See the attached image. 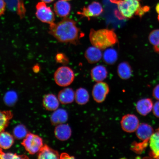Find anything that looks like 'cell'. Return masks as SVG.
Segmentation results:
<instances>
[{"instance_id": "6da1fadb", "label": "cell", "mask_w": 159, "mask_h": 159, "mask_svg": "<svg viewBox=\"0 0 159 159\" xmlns=\"http://www.w3.org/2000/svg\"><path fill=\"white\" fill-rule=\"evenodd\" d=\"M49 33L59 41L77 44L83 35L73 20L65 18L49 25Z\"/></svg>"}, {"instance_id": "7a4b0ae2", "label": "cell", "mask_w": 159, "mask_h": 159, "mask_svg": "<svg viewBox=\"0 0 159 159\" xmlns=\"http://www.w3.org/2000/svg\"><path fill=\"white\" fill-rule=\"evenodd\" d=\"M89 38L91 44L100 49H104L118 43L116 34L112 30L102 29L95 30L91 29Z\"/></svg>"}, {"instance_id": "3957f363", "label": "cell", "mask_w": 159, "mask_h": 159, "mask_svg": "<svg viewBox=\"0 0 159 159\" xmlns=\"http://www.w3.org/2000/svg\"><path fill=\"white\" fill-rule=\"evenodd\" d=\"M118 5V11L116 16L120 19L132 18L142 7L140 0H112Z\"/></svg>"}, {"instance_id": "277c9868", "label": "cell", "mask_w": 159, "mask_h": 159, "mask_svg": "<svg viewBox=\"0 0 159 159\" xmlns=\"http://www.w3.org/2000/svg\"><path fill=\"white\" fill-rule=\"evenodd\" d=\"M54 77L57 85L61 87H66L70 85L74 81L75 74L70 67L61 66L55 71Z\"/></svg>"}, {"instance_id": "5b68a950", "label": "cell", "mask_w": 159, "mask_h": 159, "mask_svg": "<svg viewBox=\"0 0 159 159\" xmlns=\"http://www.w3.org/2000/svg\"><path fill=\"white\" fill-rule=\"evenodd\" d=\"M21 144L30 154L33 155L38 152L43 146V140L37 135L30 133L24 139Z\"/></svg>"}, {"instance_id": "8992f818", "label": "cell", "mask_w": 159, "mask_h": 159, "mask_svg": "<svg viewBox=\"0 0 159 159\" xmlns=\"http://www.w3.org/2000/svg\"><path fill=\"white\" fill-rule=\"evenodd\" d=\"M36 8L35 15L40 21L49 25L54 23V14L51 8L48 7L46 3L42 1L39 2L36 6Z\"/></svg>"}, {"instance_id": "52a82bcc", "label": "cell", "mask_w": 159, "mask_h": 159, "mask_svg": "<svg viewBox=\"0 0 159 159\" xmlns=\"http://www.w3.org/2000/svg\"><path fill=\"white\" fill-rule=\"evenodd\" d=\"M109 92V85L107 83L102 81L97 82L93 87V98L97 102L102 103L105 100Z\"/></svg>"}, {"instance_id": "ba28073f", "label": "cell", "mask_w": 159, "mask_h": 159, "mask_svg": "<svg viewBox=\"0 0 159 159\" xmlns=\"http://www.w3.org/2000/svg\"><path fill=\"white\" fill-rule=\"evenodd\" d=\"M121 128L125 132L132 133L136 131L139 125L138 117L134 115L128 114L123 116L120 121Z\"/></svg>"}, {"instance_id": "9c48e42d", "label": "cell", "mask_w": 159, "mask_h": 159, "mask_svg": "<svg viewBox=\"0 0 159 159\" xmlns=\"http://www.w3.org/2000/svg\"><path fill=\"white\" fill-rule=\"evenodd\" d=\"M103 12L102 5L97 2H93L87 6L84 7L81 11L77 12V14L82 17L89 18L90 17H96L100 15Z\"/></svg>"}, {"instance_id": "30bf717a", "label": "cell", "mask_w": 159, "mask_h": 159, "mask_svg": "<svg viewBox=\"0 0 159 159\" xmlns=\"http://www.w3.org/2000/svg\"><path fill=\"white\" fill-rule=\"evenodd\" d=\"M54 133L57 139L61 141H65L70 138L72 131L68 125L63 124L57 125L55 129Z\"/></svg>"}, {"instance_id": "8fae6325", "label": "cell", "mask_w": 159, "mask_h": 159, "mask_svg": "<svg viewBox=\"0 0 159 159\" xmlns=\"http://www.w3.org/2000/svg\"><path fill=\"white\" fill-rule=\"evenodd\" d=\"M67 1L65 0H59L54 4V11L58 16L65 17L70 13L71 5Z\"/></svg>"}, {"instance_id": "7c38bea8", "label": "cell", "mask_w": 159, "mask_h": 159, "mask_svg": "<svg viewBox=\"0 0 159 159\" xmlns=\"http://www.w3.org/2000/svg\"><path fill=\"white\" fill-rule=\"evenodd\" d=\"M154 129L150 125L143 123L139 125L136 130V134L138 138L143 141L150 140L153 134Z\"/></svg>"}, {"instance_id": "4fadbf2b", "label": "cell", "mask_w": 159, "mask_h": 159, "mask_svg": "<svg viewBox=\"0 0 159 159\" xmlns=\"http://www.w3.org/2000/svg\"><path fill=\"white\" fill-rule=\"evenodd\" d=\"M153 102L152 99L144 98L137 102L136 108L137 112L143 116H146L150 113L153 108Z\"/></svg>"}, {"instance_id": "5bb4252c", "label": "cell", "mask_w": 159, "mask_h": 159, "mask_svg": "<svg viewBox=\"0 0 159 159\" xmlns=\"http://www.w3.org/2000/svg\"><path fill=\"white\" fill-rule=\"evenodd\" d=\"M68 115L66 111L63 109H57L52 114L50 120L51 124L57 125L65 124L68 120Z\"/></svg>"}, {"instance_id": "9a60e30c", "label": "cell", "mask_w": 159, "mask_h": 159, "mask_svg": "<svg viewBox=\"0 0 159 159\" xmlns=\"http://www.w3.org/2000/svg\"><path fill=\"white\" fill-rule=\"evenodd\" d=\"M149 144L151 152L150 156L155 158L159 157V130L157 129L156 132L154 133L149 140Z\"/></svg>"}, {"instance_id": "2e32d148", "label": "cell", "mask_w": 159, "mask_h": 159, "mask_svg": "<svg viewBox=\"0 0 159 159\" xmlns=\"http://www.w3.org/2000/svg\"><path fill=\"white\" fill-rule=\"evenodd\" d=\"M85 57L89 63H94L98 62L102 58V53L98 48L91 47L85 51Z\"/></svg>"}, {"instance_id": "e0dca14e", "label": "cell", "mask_w": 159, "mask_h": 159, "mask_svg": "<svg viewBox=\"0 0 159 159\" xmlns=\"http://www.w3.org/2000/svg\"><path fill=\"white\" fill-rule=\"evenodd\" d=\"M57 97L62 104H71L75 99V92L71 88H65L60 91Z\"/></svg>"}, {"instance_id": "ac0fdd59", "label": "cell", "mask_w": 159, "mask_h": 159, "mask_svg": "<svg viewBox=\"0 0 159 159\" xmlns=\"http://www.w3.org/2000/svg\"><path fill=\"white\" fill-rule=\"evenodd\" d=\"M107 69L102 65L97 66L91 70V78L95 82H101L107 78Z\"/></svg>"}, {"instance_id": "d6986e66", "label": "cell", "mask_w": 159, "mask_h": 159, "mask_svg": "<svg viewBox=\"0 0 159 159\" xmlns=\"http://www.w3.org/2000/svg\"><path fill=\"white\" fill-rule=\"evenodd\" d=\"M43 105L47 110L54 111L58 109L59 101L54 94H48L45 95L43 98Z\"/></svg>"}, {"instance_id": "ffe728a7", "label": "cell", "mask_w": 159, "mask_h": 159, "mask_svg": "<svg viewBox=\"0 0 159 159\" xmlns=\"http://www.w3.org/2000/svg\"><path fill=\"white\" fill-rule=\"evenodd\" d=\"M59 155L57 151L53 150L47 145L42 147L38 154V158L57 159L59 158Z\"/></svg>"}, {"instance_id": "44dd1931", "label": "cell", "mask_w": 159, "mask_h": 159, "mask_svg": "<svg viewBox=\"0 0 159 159\" xmlns=\"http://www.w3.org/2000/svg\"><path fill=\"white\" fill-rule=\"evenodd\" d=\"M118 74L119 76L123 80L130 79L132 74V67L128 62L125 61L121 63L118 67Z\"/></svg>"}, {"instance_id": "7402d4cb", "label": "cell", "mask_w": 159, "mask_h": 159, "mask_svg": "<svg viewBox=\"0 0 159 159\" xmlns=\"http://www.w3.org/2000/svg\"><path fill=\"white\" fill-rule=\"evenodd\" d=\"M14 139L9 133L4 131L0 133V148L2 149H9L13 146Z\"/></svg>"}, {"instance_id": "603a6c76", "label": "cell", "mask_w": 159, "mask_h": 159, "mask_svg": "<svg viewBox=\"0 0 159 159\" xmlns=\"http://www.w3.org/2000/svg\"><path fill=\"white\" fill-rule=\"evenodd\" d=\"M89 95L86 89L80 88L75 93V100L77 104L84 105L89 102Z\"/></svg>"}, {"instance_id": "cb8c5ba5", "label": "cell", "mask_w": 159, "mask_h": 159, "mask_svg": "<svg viewBox=\"0 0 159 159\" xmlns=\"http://www.w3.org/2000/svg\"><path fill=\"white\" fill-rule=\"evenodd\" d=\"M118 53L115 49L109 48L106 50L103 54V60L107 64H114L118 59Z\"/></svg>"}, {"instance_id": "d4e9b609", "label": "cell", "mask_w": 159, "mask_h": 159, "mask_svg": "<svg viewBox=\"0 0 159 159\" xmlns=\"http://www.w3.org/2000/svg\"><path fill=\"white\" fill-rule=\"evenodd\" d=\"M12 116V114L10 111L0 110V133L4 131Z\"/></svg>"}, {"instance_id": "484cf974", "label": "cell", "mask_w": 159, "mask_h": 159, "mask_svg": "<svg viewBox=\"0 0 159 159\" xmlns=\"http://www.w3.org/2000/svg\"><path fill=\"white\" fill-rule=\"evenodd\" d=\"M13 134L16 139H21L25 138L28 134L25 127L21 124L17 125L14 129Z\"/></svg>"}, {"instance_id": "4316f807", "label": "cell", "mask_w": 159, "mask_h": 159, "mask_svg": "<svg viewBox=\"0 0 159 159\" xmlns=\"http://www.w3.org/2000/svg\"><path fill=\"white\" fill-rule=\"evenodd\" d=\"M149 140L143 141L142 143L134 142L131 146V149L137 154H141L145 150L148 146Z\"/></svg>"}, {"instance_id": "83f0119b", "label": "cell", "mask_w": 159, "mask_h": 159, "mask_svg": "<svg viewBox=\"0 0 159 159\" xmlns=\"http://www.w3.org/2000/svg\"><path fill=\"white\" fill-rule=\"evenodd\" d=\"M17 95L15 92L10 91L6 93L4 100L6 104L9 106H13L16 102Z\"/></svg>"}, {"instance_id": "f1b7e54d", "label": "cell", "mask_w": 159, "mask_h": 159, "mask_svg": "<svg viewBox=\"0 0 159 159\" xmlns=\"http://www.w3.org/2000/svg\"><path fill=\"white\" fill-rule=\"evenodd\" d=\"M7 5L10 9L17 10L24 8L23 0H5Z\"/></svg>"}, {"instance_id": "f546056e", "label": "cell", "mask_w": 159, "mask_h": 159, "mask_svg": "<svg viewBox=\"0 0 159 159\" xmlns=\"http://www.w3.org/2000/svg\"><path fill=\"white\" fill-rule=\"evenodd\" d=\"M148 40L153 46L159 45V29L155 30L151 32L149 35Z\"/></svg>"}, {"instance_id": "4dcf8cb0", "label": "cell", "mask_w": 159, "mask_h": 159, "mask_svg": "<svg viewBox=\"0 0 159 159\" xmlns=\"http://www.w3.org/2000/svg\"><path fill=\"white\" fill-rule=\"evenodd\" d=\"M25 156H20L12 153L5 152L2 149L0 148V159H25L27 158Z\"/></svg>"}, {"instance_id": "1f68e13d", "label": "cell", "mask_w": 159, "mask_h": 159, "mask_svg": "<svg viewBox=\"0 0 159 159\" xmlns=\"http://www.w3.org/2000/svg\"><path fill=\"white\" fill-rule=\"evenodd\" d=\"M150 10V7L148 6H145L144 7H141L140 9H139L136 15L139 16L140 18H142L145 13L148 12Z\"/></svg>"}, {"instance_id": "d6a6232c", "label": "cell", "mask_w": 159, "mask_h": 159, "mask_svg": "<svg viewBox=\"0 0 159 159\" xmlns=\"http://www.w3.org/2000/svg\"><path fill=\"white\" fill-rule=\"evenodd\" d=\"M7 4L5 0H0V16L4 14Z\"/></svg>"}, {"instance_id": "836d02e7", "label": "cell", "mask_w": 159, "mask_h": 159, "mask_svg": "<svg viewBox=\"0 0 159 159\" xmlns=\"http://www.w3.org/2000/svg\"><path fill=\"white\" fill-rule=\"evenodd\" d=\"M153 112L155 116L159 118V101L155 103L153 108Z\"/></svg>"}, {"instance_id": "e575fe53", "label": "cell", "mask_w": 159, "mask_h": 159, "mask_svg": "<svg viewBox=\"0 0 159 159\" xmlns=\"http://www.w3.org/2000/svg\"><path fill=\"white\" fill-rule=\"evenodd\" d=\"M153 96L157 100H159V84L154 87L153 91Z\"/></svg>"}, {"instance_id": "d590c367", "label": "cell", "mask_w": 159, "mask_h": 159, "mask_svg": "<svg viewBox=\"0 0 159 159\" xmlns=\"http://www.w3.org/2000/svg\"><path fill=\"white\" fill-rule=\"evenodd\" d=\"M153 48L155 52L159 53V45L154 46Z\"/></svg>"}, {"instance_id": "8d00e7d4", "label": "cell", "mask_w": 159, "mask_h": 159, "mask_svg": "<svg viewBox=\"0 0 159 159\" xmlns=\"http://www.w3.org/2000/svg\"><path fill=\"white\" fill-rule=\"evenodd\" d=\"M41 1L46 3H49L52 2L55 0H41Z\"/></svg>"}, {"instance_id": "74e56055", "label": "cell", "mask_w": 159, "mask_h": 159, "mask_svg": "<svg viewBox=\"0 0 159 159\" xmlns=\"http://www.w3.org/2000/svg\"><path fill=\"white\" fill-rule=\"evenodd\" d=\"M156 11L159 14V3H158L157 4V5L156 8Z\"/></svg>"}, {"instance_id": "f35d334b", "label": "cell", "mask_w": 159, "mask_h": 159, "mask_svg": "<svg viewBox=\"0 0 159 159\" xmlns=\"http://www.w3.org/2000/svg\"><path fill=\"white\" fill-rule=\"evenodd\" d=\"M158 20L159 21V14L158 15Z\"/></svg>"}, {"instance_id": "ab89813d", "label": "cell", "mask_w": 159, "mask_h": 159, "mask_svg": "<svg viewBox=\"0 0 159 159\" xmlns=\"http://www.w3.org/2000/svg\"><path fill=\"white\" fill-rule=\"evenodd\" d=\"M65 1H70V0H65Z\"/></svg>"}, {"instance_id": "60d3db41", "label": "cell", "mask_w": 159, "mask_h": 159, "mask_svg": "<svg viewBox=\"0 0 159 159\" xmlns=\"http://www.w3.org/2000/svg\"><path fill=\"white\" fill-rule=\"evenodd\" d=\"M158 129V130H159V128Z\"/></svg>"}, {"instance_id": "b9f144b4", "label": "cell", "mask_w": 159, "mask_h": 159, "mask_svg": "<svg viewBox=\"0 0 159 159\" xmlns=\"http://www.w3.org/2000/svg\"><path fill=\"white\" fill-rule=\"evenodd\" d=\"M158 158L159 159V157Z\"/></svg>"}]
</instances>
